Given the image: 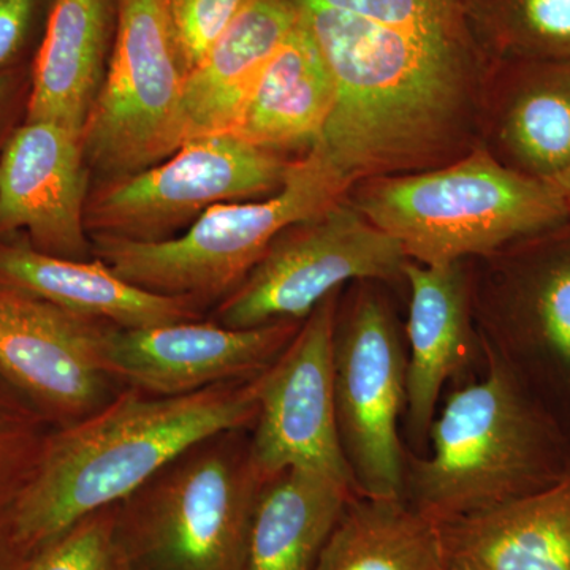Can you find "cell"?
I'll list each match as a JSON object with an SVG mask.
<instances>
[{"instance_id": "obj_1", "label": "cell", "mask_w": 570, "mask_h": 570, "mask_svg": "<svg viewBox=\"0 0 570 570\" xmlns=\"http://www.w3.org/2000/svg\"><path fill=\"white\" fill-rule=\"evenodd\" d=\"M296 9L336 88L316 146L352 186L444 167L480 146L490 63L341 11Z\"/></svg>"}, {"instance_id": "obj_2", "label": "cell", "mask_w": 570, "mask_h": 570, "mask_svg": "<svg viewBox=\"0 0 570 570\" xmlns=\"http://www.w3.org/2000/svg\"><path fill=\"white\" fill-rule=\"evenodd\" d=\"M258 414L255 376L179 396L129 389L73 425L55 428L0 530V570H29L80 521L122 504L168 464Z\"/></svg>"}, {"instance_id": "obj_3", "label": "cell", "mask_w": 570, "mask_h": 570, "mask_svg": "<svg viewBox=\"0 0 570 570\" xmlns=\"http://www.w3.org/2000/svg\"><path fill=\"white\" fill-rule=\"evenodd\" d=\"M482 351L485 376L450 393L430 455L407 459L404 499L439 524L538 493L570 464L568 431L493 348Z\"/></svg>"}, {"instance_id": "obj_4", "label": "cell", "mask_w": 570, "mask_h": 570, "mask_svg": "<svg viewBox=\"0 0 570 570\" xmlns=\"http://www.w3.org/2000/svg\"><path fill=\"white\" fill-rule=\"evenodd\" d=\"M347 198L422 265L489 257L570 219L553 184L510 170L482 145L433 170L363 179Z\"/></svg>"}, {"instance_id": "obj_5", "label": "cell", "mask_w": 570, "mask_h": 570, "mask_svg": "<svg viewBox=\"0 0 570 570\" xmlns=\"http://www.w3.org/2000/svg\"><path fill=\"white\" fill-rule=\"evenodd\" d=\"M352 184L318 146L292 160L283 187L264 202L206 209L186 234L160 242L94 235V253L146 291L197 303L227 298L279 232L347 197Z\"/></svg>"}, {"instance_id": "obj_6", "label": "cell", "mask_w": 570, "mask_h": 570, "mask_svg": "<svg viewBox=\"0 0 570 570\" xmlns=\"http://www.w3.org/2000/svg\"><path fill=\"white\" fill-rule=\"evenodd\" d=\"M208 439L119 504L132 570H245L247 534L266 480L249 445Z\"/></svg>"}, {"instance_id": "obj_7", "label": "cell", "mask_w": 570, "mask_h": 570, "mask_svg": "<svg viewBox=\"0 0 570 570\" xmlns=\"http://www.w3.org/2000/svg\"><path fill=\"white\" fill-rule=\"evenodd\" d=\"M474 261L480 341L570 434V219Z\"/></svg>"}, {"instance_id": "obj_8", "label": "cell", "mask_w": 570, "mask_h": 570, "mask_svg": "<svg viewBox=\"0 0 570 570\" xmlns=\"http://www.w3.org/2000/svg\"><path fill=\"white\" fill-rule=\"evenodd\" d=\"M377 284L354 283L337 305L333 335L337 431L360 494L404 498L407 455L397 422L406 411L407 355L393 307Z\"/></svg>"}, {"instance_id": "obj_9", "label": "cell", "mask_w": 570, "mask_h": 570, "mask_svg": "<svg viewBox=\"0 0 570 570\" xmlns=\"http://www.w3.org/2000/svg\"><path fill=\"white\" fill-rule=\"evenodd\" d=\"M183 81L165 0H118L110 67L82 127L85 159L121 178L170 157L183 145Z\"/></svg>"}, {"instance_id": "obj_10", "label": "cell", "mask_w": 570, "mask_h": 570, "mask_svg": "<svg viewBox=\"0 0 570 570\" xmlns=\"http://www.w3.org/2000/svg\"><path fill=\"white\" fill-rule=\"evenodd\" d=\"M409 262L395 238L371 224L348 198L285 227L217 309V324L253 328L305 321L322 299L358 281L403 277Z\"/></svg>"}, {"instance_id": "obj_11", "label": "cell", "mask_w": 570, "mask_h": 570, "mask_svg": "<svg viewBox=\"0 0 570 570\" xmlns=\"http://www.w3.org/2000/svg\"><path fill=\"white\" fill-rule=\"evenodd\" d=\"M292 160L234 134L183 142L170 159L105 184L86 204L94 235L160 242L214 205L276 194Z\"/></svg>"}, {"instance_id": "obj_12", "label": "cell", "mask_w": 570, "mask_h": 570, "mask_svg": "<svg viewBox=\"0 0 570 570\" xmlns=\"http://www.w3.org/2000/svg\"><path fill=\"white\" fill-rule=\"evenodd\" d=\"M341 292L322 299L275 362L255 376L258 414L249 452L265 480L305 469L362 497L337 431L333 335Z\"/></svg>"}, {"instance_id": "obj_13", "label": "cell", "mask_w": 570, "mask_h": 570, "mask_svg": "<svg viewBox=\"0 0 570 570\" xmlns=\"http://www.w3.org/2000/svg\"><path fill=\"white\" fill-rule=\"evenodd\" d=\"M108 326L0 279V379L55 428L88 419L116 396Z\"/></svg>"}, {"instance_id": "obj_14", "label": "cell", "mask_w": 570, "mask_h": 570, "mask_svg": "<svg viewBox=\"0 0 570 570\" xmlns=\"http://www.w3.org/2000/svg\"><path fill=\"white\" fill-rule=\"evenodd\" d=\"M303 321L228 328L187 321L153 328L110 325L104 365L115 381L151 396H179L261 374L294 340Z\"/></svg>"}, {"instance_id": "obj_15", "label": "cell", "mask_w": 570, "mask_h": 570, "mask_svg": "<svg viewBox=\"0 0 570 570\" xmlns=\"http://www.w3.org/2000/svg\"><path fill=\"white\" fill-rule=\"evenodd\" d=\"M81 134L51 121H28L0 157V236L24 228L33 249L88 261Z\"/></svg>"}, {"instance_id": "obj_16", "label": "cell", "mask_w": 570, "mask_h": 570, "mask_svg": "<svg viewBox=\"0 0 570 570\" xmlns=\"http://www.w3.org/2000/svg\"><path fill=\"white\" fill-rule=\"evenodd\" d=\"M406 415L409 434L423 448L449 379L459 376L482 348L472 311L468 261L422 265L409 261Z\"/></svg>"}, {"instance_id": "obj_17", "label": "cell", "mask_w": 570, "mask_h": 570, "mask_svg": "<svg viewBox=\"0 0 570 570\" xmlns=\"http://www.w3.org/2000/svg\"><path fill=\"white\" fill-rule=\"evenodd\" d=\"M499 164L551 181L570 167V62L499 61L483 108L482 142Z\"/></svg>"}, {"instance_id": "obj_18", "label": "cell", "mask_w": 570, "mask_h": 570, "mask_svg": "<svg viewBox=\"0 0 570 570\" xmlns=\"http://www.w3.org/2000/svg\"><path fill=\"white\" fill-rule=\"evenodd\" d=\"M0 279L78 316L119 328L200 321V303L193 298L146 291L116 275L100 258L55 257L33 249L31 243L0 242Z\"/></svg>"}, {"instance_id": "obj_19", "label": "cell", "mask_w": 570, "mask_h": 570, "mask_svg": "<svg viewBox=\"0 0 570 570\" xmlns=\"http://www.w3.org/2000/svg\"><path fill=\"white\" fill-rule=\"evenodd\" d=\"M439 528L444 570H570V464L538 493Z\"/></svg>"}, {"instance_id": "obj_20", "label": "cell", "mask_w": 570, "mask_h": 570, "mask_svg": "<svg viewBox=\"0 0 570 570\" xmlns=\"http://www.w3.org/2000/svg\"><path fill=\"white\" fill-rule=\"evenodd\" d=\"M292 0H250L204 61L184 77L183 142L228 134L266 63L294 31Z\"/></svg>"}, {"instance_id": "obj_21", "label": "cell", "mask_w": 570, "mask_h": 570, "mask_svg": "<svg viewBox=\"0 0 570 570\" xmlns=\"http://www.w3.org/2000/svg\"><path fill=\"white\" fill-rule=\"evenodd\" d=\"M335 97L332 71L299 14L228 134L279 154L309 151L321 141Z\"/></svg>"}, {"instance_id": "obj_22", "label": "cell", "mask_w": 570, "mask_h": 570, "mask_svg": "<svg viewBox=\"0 0 570 570\" xmlns=\"http://www.w3.org/2000/svg\"><path fill=\"white\" fill-rule=\"evenodd\" d=\"M352 491L305 469L266 480L247 534L245 570H314Z\"/></svg>"}, {"instance_id": "obj_23", "label": "cell", "mask_w": 570, "mask_h": 570, "mask_svg": "<svg viewBox=\"0 0 570 570\" xmlns=\"http://www.w3.org/2000/svg\"><path fill=\"white\" fill-rule=\"evenodd\" d=\"M110 0H55L33 69L28 121L82 134L107 47Z\"/></svg>"}, {"instance_id": "obj_24", "label": "cell", "mask_w": 570, "mask_h": 570, "mask_svg": "<svg viewBox=\"0 0 570 570\" xmlns=\"http://www.w3.org/2000/svg\"><path fill=\"white\" fill-rule=\"evenodd\" d=\"M314 570H444L441 528L404 498H355Z\"/></svg>"}, {"instance_id": "obj_25", "label": "cell", "mask_w": 570, "mask_h": 570, "mask_svg": "<svg viewBox=\"0 0 570 570\" xmlns=\"http://www.w3.org/2000/svg\"><path fill=\"white\" fill-rule=\"evenodd\" d=\"M341 11L382 28L407 33L479 61L494 63L475 21V0H292Z\"/></svg>"}, {"instance_id": "obj_26", "label": "cell", "mask_w": 570, "mask_h": 570, "mask_svg": "<svg viewBox=\"0 0 570 570\" xmlns=\"http://www.w3.org/2000/svg\"><path fill=\"white\" fill-rule=\"evenodd\" d=\"M475 20L497 62H570V0H475Z\"/></svg>"}, {"instance_id": "obj_27", "label": "cell", "mask_w": 570, "mask_h": 570, "mask_svg": "<svg viewBox=\"0 0 570 570\" xmlns=\"http://www.w3.org/2000/svg\"><path fill=\"white\" fill-rule=\"evenodd\" d=\"M55 426L0 379V530L39 466Z\"/></svg>"}, {"instance_id": "obj_28", "label": "cell", "mask_w": 570, "mask_h": 570, "mask_svg": "<svg viewBox=\"0 0 570 570\" xmlns=\"http://www.w3.org/2000/svg\"><path fill=\"white\" fill-rule=\"evenodd\" d=\"M118 513L119 504L80 521L29 570H132L119 538Z\"/></svg>"}, {"instance_id": "obj_29", "label": "cell", "mask_w": 570, "mask_h": 570, "mask_svg": "<svg viewBox=\"0 0 570 570\" xmlns=\"http://www.w3.org/2000/svg\"><path fill=\"white\" fill-rule=\"evenodd\" d=\"M250 0H165L184 77L198 66Z\"/></svg>"}, {"instance_id": "obj_30", "label": "cell", "mask_w": 570, "mask_h": 570, "mask_svg": "<svg viewBox=\"0 0 570 570\" xmlns=\"http://www.w3.org/2000/svg\"><path fill=\"white\" fill-rule=\"evenodd\" d=\"M39 0H0V70L21 50Z\"/></svg>"}, {"instance_id": "obj_31", "label": "cell", "mask_w": 570, "mask_h": 570, "mask_svg": "<svg viewBox=\"0 0 570 570\" xmlns=\"http://www.w3.org/2000/svg\"><path fill=\"white\" fill-rule=\"evenodd\" d=\"M550 183L553 184L558 193L561 194L562 200H564L566 206H568L570 217V167L568 170L562 171L560 176H557V178L551 179Z\"/></svg>"}, {"instance_id": "obj_32", "label": "cell", "mask_w": 570, "mask_h": 570, "mask_svg": "<svg viewBox=\"0 0 570 570\" xmlns=\"http://www.w3.org/2000/svg\"><path fill=\"white\" fill-rule=\"evenodd\" d=\"M11 89H13V77H11L9 71L0 70V110L9 100Z\"/></svg>"}]
</instances>
